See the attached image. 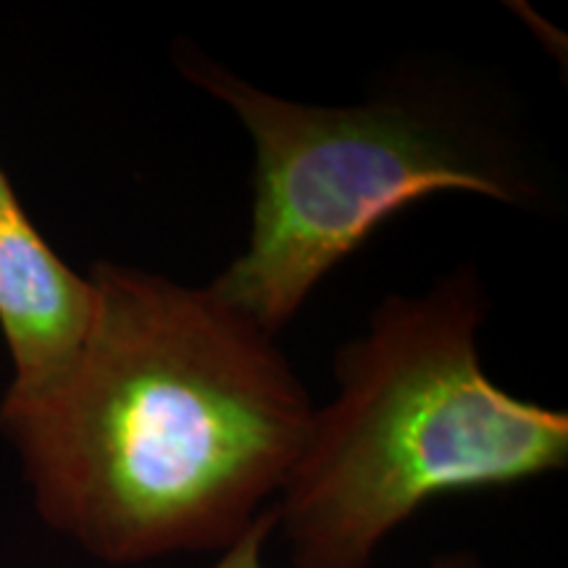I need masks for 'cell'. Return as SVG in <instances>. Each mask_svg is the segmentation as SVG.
<instances>
[{
    "mask_svg": "<svg viewBox=\"0 0 568 568\" xmlns=\"http://www.w3.org/2000/svg\"><path fill=\"white\" fill-rule=\"evenodd\" d=\"M276 529V506H266L261 510L258 518L240 535L230 548L222 550V558L216 560L211 568H266L264 564V550L266 542L272 539ZM429 568H485L479 564V558H474L471 552H450V556L437 558Z\"/></svg>",
    "mask_w": 568,
    "mask_h": 568,
    "instance_id": "obj_5",
    "label": "cell"
},
{
    "mask_svg": "<svg viewBox=\"0 0 568 568\" xmlns=\"http://www.w3.org/2000/svg\"><path fill=\"white\" fill-rule=\"evenodd\" d=\"M95 316V287L55 255L19 197L0 213V329L13 361L3 406L48 395L80 361Z\"/></svg>",
    "mask_w": 568,
    "mask_h": 568,
    "instance_id": "obj_4",
    "label": "cell"
},
{
    "mask_svg": "<svg viewBox=\"0 0 568 568\" xmlns=\"http://www.w3.org/2000/svg\"><path fill=\"white\" fill-rule=\"evenodd\" d=\"M176 63L253 138L251 243L209 287L274 337L406 205L450 190L514 209L542 197L521 140L453 82L406 74L372 101L314 105L276 98L197 51Z\"/></svg>",
    "mask_w": 568,
    "mask_h": 568,
    "instance_id": "obj_3",
    "label": "cell"
},
{
    "mask_svg": "<svg viewBox=\"0 0 568 568\" xmlns=\"http://www.w3.org/2000/svg\"><path fill=\"white\" fill-rule=\"evenodd\" d=\"M487 295L471 266L424 295H389L339 347L337 397L316 408L276 495L295 568H372L389 531L435 497L564 468L568 416L489 382L477 335Z\"/></svg>",
    "mask_w": 568,
    "mask_h": 568,
    "instance_id": "obj_2",
    "label": "cell"
},
{
    "mask_svg": "<svg viewBox=\"0 0 568 568\" xmlns=\"http://www.w3.org/2000/svg\"><path fill=\"white\" fill-rule=\"evenodd\" d=\"M13 197H17V193H13L9 176H6L3 169H0V213L6 211V205H9V203L13 201Z\"/></svg>",
    "mask_w": 568,
    "mask_h": 568,
    "instance_id": "obj_6",
    "label": "cell"
},
{
    "mask_svg": "<svg viewBox=\"0 0 568 568\" xmlns=\"http://www.w3.org/2000/svg\"><path fill=\"white\" fill-rule=\"evenodd\" d=\"M95 316L48 395L0 406L42 521L113 566L222 552L280 495L314 403L211 287L92 266Z\"/></svg>",
    "mask_w": 568,
    "mask_h": 568,
    "instance_id": "obj_1",
    "label": "cell"
}]
</instances>
